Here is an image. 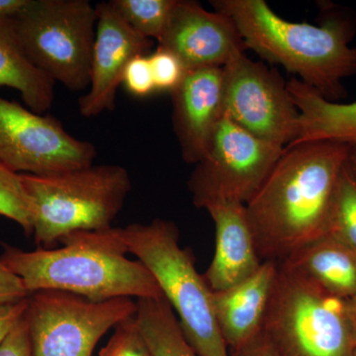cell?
Here are the masks:
<instances>
[{"instance_id": "cell-1", "label": "cell", "mask_w": 356, "mask_h": 356, "mask_svg": "<svg viewBox=\"0 0 356 356\" xmlns=\"http://www.w3.org/2000/svg\"><path fill=\"white\" fill-rule=\"evenodd\" d=\"M351 147L312 142L285 147L257 193L245 204L262 261H284L327 235L337 182Z\"/></svg>"}, {"instance_id": "cell-2", "label": "cell", "mask_w": 356, "mask_h": 356, "mask_svg": "<svg viewBox=\"0 0 356 356\" xmlns=\"http://www.w3.org/2000/svg\"><path fill=\"white\" fill-rule=\"evenodd\" d=\"M60 243L62 248L35 250L2 243L0 261L21 278L30 295L55 290L91 301L163 296L147 267L127 257L122 228L77 232Z\"/></svg>"}, {"instance_id": "cell-3", "label": "cell", "mask_w": 356, "mask_h": 356, "mask_svg": "<svg viewBox=\"0 0 356 356\" xmlns=\"http://www.w3.org/2000/svg\"><path fill=\"white\" fill-rule=\"evenodd\" d=\"M211 6L234 20L248 50L282 65L330 102L348 96L343 81L356 76L350 17L332 14L313 25L280 17L264 0H213Z\"/></svg>"}, {"instance_id": "cell-4", "label": "cell", "mask_w": 356, "mask_h": 356, "mask_svg": "<svg viewBox=\"0 0 356 356\" xmlns=\"http://www.w3.org/2000/svg\"><path fill=\"white\" fill-rule=\"evenodd\" d=\"M129 254L137 257L158 282L178 323L199 356H231L213 305V292L195 268L189 248L179 245L177 225L168 220L122 228Z\"/></svg>"}, {"instance_id": "cell-5", "label": "cell", "mask_w": 356, "mask_h": 356, "mask_svg": "<svg viewBox=\"0 0 356 356\" xmlns=\"http://www.w3.org/2000/svg\"><path fill=\"white\" fill-rule=\"evenodd\" d=\"M21 177L32 204V236L44 248L77 232L111 228L132 188L128 170L118 165Z\"/></svg>"}, {"instance_id": "cell-6", "label": "cell", "mask_w": 356, "mask_h": 356, "mask_svg": "<svg viewBox=\"0 0 356 356\" xmlns=\"http://www.w3.org/2000/svg\"><path fill=\"white\" fill-rule=\"evenodd\" d=\"M346 302L277 262L262 331L278 356H353Z\"/></svg>"}, {"instance_id": "cell-7", "label": "cell", "mask_w": 356, "mask_h": 356, "mask_svg": "<svg viewBox=\"0 0 356 356\" xmlns=\"http://www.w3.org/2000/svg\"><path fill=\"white\" fill-rule=\"evenodd\" d=\"M26 56L54 83L88 89L97 10L88 0H32L14 20Z\"/></svg>"}, {"instance_id": "cell-8", "label": "cell", "mask_w": 356, "mask_h": 356, "mask_svg": "<svg viewBox=\"0 0 356 356\" xmlns=\"http://www.w3.org/2000/svg\"><path fill=\"white\" fill-rule=\"evenodd\" d=\"M137 313L132 298L91 301L72 293H32L25 318L34 356H91L112 327Z\"/></svg>"}, {"instance_id": "cell-9", "label": "cell", "mask_w": 356, "mask_h": 356, "mask_svg": "<svg viewBox=\"0 0 356 356\" xmlns=\"http://www.w3.org/2000/svg\"><path fill=\"white\" fill-rule=\"evenodd\" d=\"M285 147L267 142L224 115L188 188L197 208L217 202L247 204L273 170Z\"/></svg>"}, {"instance_id": "cell-10", "label": "cell", "mask_w": 356, "mask_h": 356, "mask_svg": "<svg viewBox=\"0 0 356 356\" xmlns=\"http://www.w3.org/2000/svg\"><path fill=\"white\" fill-rule=\"evenodd\" d=\"M92 143L70 135L62 122L0 96V163L19 175H58L93 165Z\"/></svg>"}, {"instance_id": "cell-11", "label": "cell", "mask_w": 356, "mask_h": 356, "mask_svg": "<svg viewBox=\"0 0 356 356\" xmlns=\"http://www.w3.org/2000/svg\"><path fill=\"white\" fill-rule=\"evenodd\" d=\"M225 115L267 142L286 147L298 133L299 112L277 70L240 54L222 67Z\"/></svg>"}, {"instance_id": "cell-12", "label": "cell", "mask_w": 356, "mask_h": 356, "mask_svg": "<svg viewBox=\"0 0 356 356\" xmlns=\"http://www.w3.org/2000/svg\"><path fill=\"white\" fill-rule=\"evenodd\" d=\"M158 44L175 53L187 70L224 67L248 50L229 16L192 0H177Z\"/></svg>"}, {"instance_id": "cell-13", "label": "cell", "mask_w": 356, "mask_h": 356, "mask_svg": "<svg viewBox=\"0 0 356 356\" xmlns=\"http://www.w3.org/2000/svg\"><path fill=\"white\" fill-rule=\"evenodd\" d=\"M97 26L91 58L90 83L79 99L81 116L91 118L113 111L124 70L133 58L147 55L152 40L134 31L110 2L96 4Z\"/></svg>"}, {"instance_id": "cell-14", "label": "cell", "mask_w": 356, "mask_h": 356, "mask_svg": "<svg viewBox=\"0 0 356 356\" xmlns=\"http://www.w3.org/2000/svg\"><path fill=\"white\" fill-rule=\"evenodd\" d=\"M172 126L182 159L196 165L209 147L225 115L222 67H204L186 72L172 93Z\"/></svg>"}, {"instance_id": "cell-15", "label": "cell", "mask_w": 356, "mask_h": 356, "mask_svg": "<svg viewBox=\"0 0 356 356\" xmlns=\"http://www.w3.org/2000/svg\"><path fill=\"white\" fill-rule=\"evenodd\" d=\"M204 209L214 222L216 247L203 276L212 292L222 291L250 277L264 261L257 252L245 204L217 202Z\"/></svg>"}, {"instance_id": "cell-16", "label": "cell", "mask_w": 356, "mask_h": 356, "mask_svg": "<svg viewBox=\"0 0 356 356\" xmlns=\"http://www.w3.org/2000/svg\"><path fill=\"white\" fill-rule=\"evenodd\" d=\"M276 273L277 262L266 261L247 280L213 292L215 316L229 351L238 350L262 332Z\"/></svg>"}, {"instance_id": "cell-17", "label": "cell", "mask_w": 356, "mask_h": 356, "mask_svg": "<svg viewBox=\"0 0 356 356\" xmlns=\"http://www.w3.org/2000/svg\"><path fill=\"white\" fill-rule=\"evenodd\" d=\"M287 88L299 112L298 133L287 147L312 142L356 147V102H330L294 76Z\"/></svg>"}, {"instance_id": "cell-18", "label": "cell", "mask_w": 356, "mask_h": 356, "mask_svg": "<svg viewBox=\"0 0 356 356\" xmlns=\"http://www.w3.org/2000/svg\"><path fill=\"white\" fill-rule=\"evenodd\" d=\"M278 262L332 296L348 300L356 294V252L331 236H321Z\"/></svg>"}, {"instance_id": "cell-19", "label": "cell", "mask_w": 356, "mask_h": 356, "mask_svg": "<svg viewBox=\"0 0 356 356\" xmlns=\"http://www.w3.org/2000/svg\"><path fill=\"white\" fill-rule=\"evenodd\" d=\"M55 84L26 56L14 20L0 18V86L18 91L27 108L46 114L55 100Z\"/></svg>"}, {"instance_id": "cell-20", "label": "cell", "mask_w": 356, "mask_h": 356, "mask_svg": "<svg viewBox=\"0 0 356 356\" xmlns=\"http://www.w3.org/2000/svg\"><path fill=\"white\" fill-rule=\"evenodd\" d=\"M136 318L152 356H199L165 296L138 299Z\"/></svg>"}, {"instance_id": "cell-21", "label": "cell", "mask_w": 356, "mask_h": 356, "mask_svg": "<svg viewBox=\"0 0 356 356\" xmlns=\"http://www.w3.org/2000/svg\"><path fill=\"white\" fill-rule=\"evenodd\" d=\"M109 2L134 31L159 43L177 0H111Z\"/></svg>"}, {"instance_id": "cell-22", "label": "cell", "mask_w": 356, "mask_h": 356, "mask_svg": "<svg viewBox=\"0 0 356 356\" xmlns=\"http://www.w3.org/2000/svg\"><path fill=\"white\" fill-rule=\"evenodd\" d=\"M327 235L356 252V180L348 163L337 182Z\"/></svg>"}, {"instance_id": "cell-23", "label": "cell", "mask_w": 356, "mask_h": 356, "mask_svg": "<svg viewBox=\"0 0 356 356\" xmlns=\"http://www.w3.org/2000/svg\"><path fill=\"white\" fill-rule=\"evenodd\" d=\"M0 216L19 225L26 236L33 235L32 204L19 173L0 163Z\"/></svg>"}, {"instance_id": "cell-24", "label": "cell", "mask_w": 356, "mask_h": 356, "mask_svg": "<svg viewBox=\"0 0 356 356\" xmlns=\"http://www.w3.org/2000/svg\"><path fill=\"white\" fill-rule=\"evenodd\" d=\"M99 356H152L136 315L115 327L114 334Z\"/></svg>"}, {"instance_id": "cell-25", "label": "cell", "mask_w": 356, "mask_h": 356, "mask_svg": "<svg viewBox=\"0 0 356 356\" xmlns=\"http://www.w3.org/2000/svg\"><path fill=\"white\" fill-rule=\"evenodd\" d=\"M149 58L156 91L172 93L182 83L188 72L182 60L163 47L158 46Z\"/></svg>"}, {"instance_id": "cell-26", "label": "cell", "mask_w": 356, "mask_h": 356, "mask_svg": "<svg viewBox=\"0 0 356 356\" xmlns=\"http://www.w3.org/2000/svg\"><path fill=\"white\" fill-rule=\"evenodd\" d=\"M122 84L136 97H147L156 91L149 56H137L129 62L124 70Z\"/></svg>"}, {"instance_id": "cell-27", "label": "cell", "mask_w": 356, "mask_h": 356, "mask_svg": "<svg viewBox=\"0 0 356 356\" xmlns=\"http://www.w3.org/2000/svg\"><path fill=\"white\" fill-rule=\"evenodd\" d=\"M0 356H34L25 316L0 344Z\"/></svg>"}, {"instance_id": "cell-28", "label": "cell", "mask_w": 356, "mask_h": 356, "mask_svg": "<svg viewBox=\"0 0 356 356\" xmlns=\"http://www.w3.org/2000/svg\"><path fill=\"white\" fill-rule=\"evenodd\" d=\"M29 296L21 278L0 261V304L16 303Z\"/></svg>"}, {"instance_id": "cell-29", "label": "cell", "mask_w": 356, "mask_h": 356, "mask_svg": "<svg viewBox=\"0 0 356 356\" xmlns=\"http://www.w3.org/2000/svg\"><path fill=\"white\" fill-rule=\"evenodd\" d=\"M29 297L16 303L0 304V344L24 317Z\"/></svg>"}, {"instance_id": "cell-30", "label": "cell", "mask_w": 356, "mask_h": 356, "mask_svg": "<svg viewBox=\"0 0 356 356\" xmlns=\"http://www.w3.org/2000/svg\"><path fill=\"white\" fill-rule=\"evenodd\" d=\"M231 356H278L273 344L268 341L264 331L254 337L252 341L238 348L229 351Z\"/></svg>"}, {"instance_id": "cell-31", "label": "cell", "mask_w": 356, "mask_h": 356, "mask_svg": "<svg viewBox=\"0 0 356 356\" xmlns=\"http://www.w3.org/2000/svg\"><path fill=\"white\" fill-rule=\"evenodd\" d=\"M32 0H0V18L15 20L24 13Z\"/></svg>"}, {"instance_id": "cell-32", "label": "cell", "mask_w": 356, "mask_h": 356, "mask_svg": "<svg viewBox=\"0 0 356 356\" xmlns=\"http://www.w3.org/2000/svg\"><path fill=\"white\" fill-rule=\"evenodd\" d=\"M346 315H348V322H350L351 332H353L356 346V294L353 295L351 298L346 300Z\"/></svg>"}, {"instance_id": "cell-33", "label": "cell", "mask_w": 356, "mask_h": 356, "mask_svg": "<svg viewBox=\"0 0 356 356\" xmlns=\"http://www.w3.org/2000/svg\"><path fill=\"white\" fill-rule=\"evenodd\" d=\"M348 165L351 173H353V177H355L356 180V147H351L350 156H348Z\"/></svg>"}, {"instance_id": "cell-34", "label": "cell", "mask_w": 356, "mask_h": 356, "mask_svg": "<svg viewBox=\"0 0 356 356\" xmlns=\"http://www.w3.org/2000/svg\"><path fill=\"white\" fill-rule=\"evenodd\" d=\"M353 356H356V348H355V350H353Z\"/></svg>"}]
</instances>
